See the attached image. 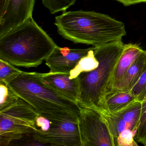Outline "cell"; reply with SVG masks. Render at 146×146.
<instances>
[{"mask_svg":"<svg viewBox=\"0 0 146 146\" xmlns=\"http://www.w3.org/2000/svg\"><path fill=\"white\" fill-rule=\"evenodd\" d=\"M137 101L130 91H111L105 96L101 108L104 116L115 113Z\"/></svg>","mask_w":146,"mask_h":146,"instance_id":"cell-13","label":"cell"},{"mask_svg":"<svg viewBox=\"0 0 146 146\" xmlns=\"http://www.w3.org/2000/svg\"><path fill=\"white\" fill-rule=\"evenodd\" d=\"M95 47L90 49L86 56L81 59L76 66L70 72V79L76 78L82 72L91 71L99 66V61L94 52Z\"/></svg>","mask_w":146,"mask_h":146,"instance_id":"cell-15","label":"cell"},{"mask_svg":"<svg viewBox=\"0 0 146 146\" xmlns=\"http://www.w3.org/2000/svg\"><path fill=\"white\" fill-rule=\"evenodd\" d=\"M9 0H0V17L4 14Z\"/></svg>","mask_w":146,"mask_h":146,"instance_id":"cell-22","label":"cell"},{"mask_svg":"<svg viewBox=\"0 0 146 146\" xmlns=\"http://www.w3.org/2000/svg\"><path fill=\"white\" fill-rule=\"evenodd\" d=\"M29 137L41 146H81L78 121L49 120Z\"/></svg>","mask_w":146,"mask_h":146,"instance_id":"cell-7","label":"cell"},{"mask_svg":"<svg viewBox=\"0 0 146 146\" xmlns=\"http://www.w3.org/2000/svg\"><path fill=\"white\" fill-rule=\"evenodd\" d=\"M141 102H135L125 108L105 116L116 146L117 138L125 129L137 131L141 113Z\"/></svg>","mask_w":146,"mask_h":146,"instance_id":"cell-8","label":"cell"},{"mask_svg":"<svg viewBox=\"0 0 146 146\" xmlns=\"http://www.w3.org/2000/svg\"><path fill=\"white\" fill-rule=\"evenodd\" d=\"M123 4L125 6H129L141 3H146V0H114Z\"/></svg>","mask_w":146,"mask_h":146,"instance_id":"cell-21","label":"cell"},{"mask_svg":"<svg viewBox=\"0 0 146 146\" xmlns=\"http://www.w3.org/2000/svg\"><path fill=\"white\" fill-rule=\"evenodd\" d=\"M143 50L138 44L133 43L125 44L115 69L109 91L113 86L118 83L123 78L129 68Z\"/></svg>","mask_w":146,"mask_h":146,"instance_id":"cell-14","label":"cell"},{"mask_svg":"<svg viewBox=\"0 0 146 146\" xmlns=\"http://www.w3.org/2000/svg\"><path fill=\"white\" fill-rule=\"evenodd\" d=\"M42 75L23 71L7 86L40 116L52 120L78 121V104L48 86L43 81Z\"/></svg>","mask_w":146,"mask_h":146,"instance_id":"cell-3","label":"cell"},{"mask_svg":"<svg viewBox=\"0 0 146 146\" xmlns=\"http://www.w3.org/2000/svg\"><path fill=\"white\" fill-rule=\"evenodd\" d=\"M38 113L19 97L0 106V146L11 145L36 131Z\"/></svg>","mask_w":146,"mask_h":146,"instance_id":"cell-5","label":"cell"},{"mask_svg":"<svg viewBox=\"0 0 146 146\" xmlns=\"http://www.w3.org/2000/svg\"><path fill=\"white\" fill-rule=\"evenodd\" d=\"M137 132V131H132L130 130H125L118 137L116 146H138L135 140Z\"/></svg>","mask_w":146,"mask_h":146,"instance_id":"cell-20","label":"cell"},{"mask_svg":"<svg viewBox=\"0 0 146 146\" xmlns=\"http://www.w3.org/2000/svg\"><path fill=\"white\" fill-rule=\"evenodd\" d=\"M146 70V50H143L129 68L123 78L113 86L108 92L130 91Z\"/></svg>","mask_w":146,"mask_h":146,"instance_id":"cell-12","label":"cell"},{"mask_svg":"<svg viewBox=\"0 0 146 146\" xmlns=\"http://www.w3.org/2000/svg\"><path fill=\"white\" fill-rule=\"evenodd\" d=\"M76 0H42L43 5L52 14L59 12H65L76 3Z\"/></svg>","mask_w":146,"mask_h":146,"instance_id":"cell-17","label":"cell"},{"mask_svg":"<svg viewBox=\"0 0 146 146\" xmlns=\"http://www.w3.org/2000/svg\"><path fill=\"white\" fill-rule=\"evenodd\" d=\"M57 46L31 17L0 36V59L19 67H37Z\"/></svg>","mask_w":146,"mask_h":146,"instance_id":"cell-2","label":"cell"},{"mask_svg":"<svg viewBox=\"0 0 146 146\" xmlns=\"http://www.w3.org/2000/svg\"><path fill=\"white\" fill-rule=\"evenodd\" d=\"M130 91L135 97L137 101H143L146 96V70Z\"/></svg>","mask_w":146,"mask_h":146,"instance_id":"cell-19","label":"cell"},{"mask_svg":"<svg viewBox=\"0 0 146 146\" xmlns=\"http://www.w3.org/2000/svg\"><path fill=\"white\" fill-rule=\"evenodd\" d=\"M93 47L71 49L58 46L46 60V65L50 69V72L70 73L81 59L86 56Z\"/></svg>","mask_w":146,"mask_h":146,"instance_id":"cell-10","label":"cell"},{"mask_svg":"<svg viewBox=\"0 0 146 146\" xmlns=\"http://www.w3.org/2000/svg\"><path fill=\"white\" fill-rule=\"evenodd\" d=\"M70 73H53L50 72L42 73V78L49 87L78 104L80 95L79 78L70 79Z\"/></svg>","mask_w":146,"mask_h":146,"instance_id":"cell-11","label":"cell"},{"mask_svg":"<svg viewBox=\"0 0 146 146\" xmlns=\"http://www.w3.org/2000/svg\"><path fill=\"white\" fill-rule=\"evenodd\" d=\"M54 25L66 40L94 47L122 40L126 35L123 23L94 11L64 12L55 17Z\"/></svg>","mask_w":146,"mask_h":146,"instance_id":"cell-1","label":"cell"},{"mask_svg":"<svg viewBox=\"0 0 146 146\" xmlns=\"http://www.w3.org/2000/svg\"><path fill=\"white\" fill-rule=\"evenodd\" d=\"M79 107L78 124L81 146H115L104 115L94 108Z\"/></svg>","mask_w":146,"mask_h":146,"instance_id":"cell-6","label":"cell"},{"mask_svg":"<svg viewBox=\"0 0 146 146\" xmlns=\"http://www.w3.org/2000/svg\"><path fill=\"white\" fill-rule=\"evenodd\" d=\"M23 72L15 66L0 59V84L7 86Z\"/></svg>","mask_w":146,"mask_h":146,"instance_id":"cell-16","label":"cell"},{"mask_svg":"<svg viewBox=\"0 0 146 146\" xmlns=\"http://www.w3.org/2000/svg\"><path fill=\"white\" fill-rule=\"evenodd\" d=\"M35 0H9L0 17V36L17 28L32 17Z\"/></svg>","mask_w":146,"mask_h":146,"instance_id":"cell-9","label":"cell"},{"mask_svg":"<svg viewBox=\"0 0 146 146\" xmlns=\"http://www.w3.org/2000/svg\"><path fill=\"white\" fill-rule=\"evenodd\" d=\"M125 44L122 40L95 47L94 52L99 61L98 67L79 76V106L91 108L101 113L103 99L110 90L118 61Z\"/></svg>","mask_w":146,"mask_h":146,"instance_id":"cell-4","label":"cell"},{"mask_svg":"<svg viewBox=\"0 0 146 146\" xmlns=\"http://www.w3.org/2000/svg\"><path fill=\"white\" fill-rule=\"evenodd\" d=\"M135 139L136 141L146 146V96L142 102L141 118Z\"/></svg>","mask_w":146,"mask_h":146,"instance_id":"cell-18","label":"cell"}]
</instances>
